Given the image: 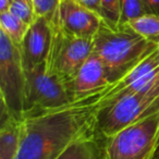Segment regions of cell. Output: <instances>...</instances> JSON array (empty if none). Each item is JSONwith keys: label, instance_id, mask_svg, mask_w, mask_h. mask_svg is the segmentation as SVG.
<instances>
[{"label": "cell", "instance_id": "cell-3", "mask_svg": "<svg viewBox=\"0 0 159 159\" xmlns=\"http://www.w3.org/2000/svg\"><path fill=\"white\" fill-rule=\"evenodd\" d=\"M104 139L105 159H152L159 142V110Z\"/></svg>", "mask_w": 159, "mask_h": 159}, {"label": "cell", "instance_id": "cell-18", "mask_svg": "<svg viewBox=\"0 0 159 159\" xmlns=\"http://www.w3.org/2000/svg\"><path fill=\"white\" fill-rule=\"evenodd\" d=\"M9 11L29 25H31L36 19L33 0H12Z\"/></svg>", "mask_w": 159, "mask_h": 159}, {"label": "cell", "instance_id": "cell-16", "mask_svg": "<svg viewBox=\"0 0 159 159\" xmlns=\"http://www.w3.org/2000/svg\"><path fill=\"white\" fill-rule=\"evenodd\" d=\"M102 19L106 24L119 27L121 21V0H100Z\"/></svg>", "mask_w": 159, "mask_h": 159}, {"label": "cell", "instance_id": "cell-4", "mask_svg": "<svg viewBox=\"0 0 159 159\" xmlns=\"http://www.w3.org/2000/svg\"><path fill=\"white\" fill-rule=\"evenodd\" d=\"M25 70L21 51L0 31V93L1 111L24 119Z\"/></svg>", "mask_w": 159, "mask_h": 159}, {"label": "cell", "instance_id": "cell-8", "mask_svg": "<svg viewBox=\"0 0 159 159\" xmlns=\"http://www.w3.org/2000/svg\"><path fill=\"white\" fill-rule=\"evenodd\" d=\"M159 87V63L156 51L102 92L100 108L126 95L146 93Z\"/></svg>", "mask_w": 159, "mask_h": 159}, {"label": "cell", "instance_id": "cell-15", "mask_svg": "<svg viewBox=\"0 0 159 159\" xmlns=\"http://www.w3.org/2000/svg\"><path fill=\"white\" fill-rule=\"evenodd\" d=\"M126 27L146 39L159 43V16L155 14L145 13L125 23Z\"/></svg>", "mask_w": 159, "mask_h": 159}, {"label": "cell", "instance_id": "cell-10", "mask_svg": "<svg viewBox=\"0 0 159 159\" xmlns=\"http://www.w3.org/2000/svg\"><path fill=\"white\" fill-rule=\"evenodd\" d=\"M102 22L97 13L82 7L75 0H60L58 23L66 33L93 40Z\"/></svg>", "mask_w": 159, "mask_h": 159}, {"label": "cell", "instance_id": "cell-14", "mask_svg": "<svg viewBox=\"0 0 159 159\" xmlns=\"http://www.w3.org/2000/svg\"><path fill=\"white\" fill-rule=\"evenodd\" d=\"M30 25L8 11L0 12V31H2L11 42L18 47L21 46Z\"/></svg>", "mask_w": 159, "mask_h": 159}, {"label": "cell", "instance_id": "cell-1", "mask_svg": "<svg viewBox=\"0 0 159 159\" xmlns=\"http://www.w3.org/2000/svg\"><path fill=\"white\" fill-rule=\"evenodd\" d=\"M104 91L61 108L26 116L16 159H58L77 141L97 134Z\"/></svg>", "mask_w": 159, "mask_h": 159}, {"label": "cell", "instance_id": "cell-24", "mask_svg": "<svg viewBox=\"0 0 159 159\" xmlns=\"http://www.w3.org/2000/svg\"><path fill=\"white\" fill-rule=\"evenodd\" d=\"M10 1H11V2H12V0H10Z\"/></svg>", "mask_w": 159, "mask_h": 159}, {"label": "cell", "instance_id": "cell-19", "mask_svg": "<svg viewBox=\"0 0 159 159\" xmlns=\"http://www.w3.org/2000/svg\"><path fill=\"white\" fill-rule=\"evenodd\" d=\"M146 13L143 0H121V21L120 26L129 21Z\"/></svg>", "mask_w": 159, "mask_h": 159}, {"label": "cell", "instance_id": "cell-20", "mask_svg": "<svg viewBox=\"0 0 159 159\" xmlns=\"http://www.w3.org/2000/svg\"><path fill=\"white\" fill-rule=\"evenodd\" d=\"M79 5L91 11L97 13L102 18V5H100V0H75Z\"/></svg>", "mask_w": 159, "mask_h": 159}, {"label": "cell", "instance_id": "cell-2", "mask_svg": "<svg viewBox=\"0 0 159 159\" xmlns=\"http://www.w3.org/2000/svg\"><path fill=\"white\" fill-rule=\"evenodd\" d=\"M158 45L125 25L112 27L102 22L93 39V53L99 58L107 79L113 84L156 51Z\"/></svg>", "mask_w": 159, "mask_h": 159}, {"label": "cell", "instance_id": "cell-13", "mask_svg": "<svg viewBox=\"0 0 159 159\" xmlns=\"http://www.w3.org/2000/svg\"><path fill=\"white\" fill-rule=\"evenodd\" d=\"M104 141L105 139L99 133L80 139L58 159H105Z\"/></svg>", "mask_w": 159, "mask_h": 159}, {"label": "cell", "instance_id": "cell-17", "mask_svg": "<svg viewBox=\"0 0 159 159\" xmlns=\"http://www.w3.org/2000/svg\"><path fill=\"white\" fill-rule=\"evenodd\" d=\"M36 18H46L51 24L58 22L60 0H33Z\"/></svg>", "mask_w": 159, "mask_h": 159}, {"label": "cell", "instance_id": "cell-9", "mask_svg": "<svg viewBox=\"0 0 159 159\" xmlns=\"http://www.w3.org/2000/svg\"><path fill=\"white\" fill-rule=\"evenodd\" d=\"M52 43V27L46 18H36L30 25L21 46L19 47L24 70H32L47 64Z\"/></svg>", "mask_w": 159, "mask_h": 159}, {"label": "cell", "instance_id": "cell-23", "mask_svg": "<svg viewBox=\"0 0 159 159\" xmlns=\"http://www.w3.org/2000/svg\"><path fill=\"white\" fill-rule=\"evenodd\" d=\"M156 57H157V60H158V63H159V45L156 49Z\"/></svg>", "mask_w": 159, "mask_h": 159}, {"label": "cell", "instance_id": "cell-11", "mask_svg": "<svg viewBox=\"0 0 159 159\" xmlns=\"http://www.w3.org/2000/svg\"><path fill=\"white\" fill-rule=\"evenodd\" d=\"M109 85L111 84L107 79L102 61L97 56L92 53L68 83V89L73 102H76L104 91Z\"/></svg>", "mask_w": 159, "mask_h": 159}, {"label": "cell", "instance_id": "cell-7", "mask_svg": "<svg viewBox=\"0 0 159 159\" xmlns=\"http://www.w3.org/2000/svg\"><path fill=\"white\" fill-rule=\"evenodd\" d=\"M51 27L52 43L47 61V72L58 76L68 85L93 53V40L66 33L58 22L51 24Z\"/></svg>", "mask_w": 159, "mask_h": 159}, {"label": "cell", "instance_id": "cell-21", "mask_svg": "<svg viewBox=\"0 0 159 159\" xmlns=\"http://www.w3.org/2000/svg\"><path fill=\"white\" fill-rule=\"evenodd\" d=\"M146 13L159 16V0H143Z\"/></svg>", "mask_w": 159, "mask_h": 159}, {"label": "cell", "instance_id": "cell-6", "mask_svg": "<svg viewBox=\"0 0 159 159\" xmlns=\"http://www.w3.org/2000/svg\"><path fill=\"white\" fill-rule=\"evenodd\" d=\"M25 77L24 118L73 102L66 83L47 72V64L25 70Z\"/></svg>", "mask_w": 159, "mask_h": 159}, {"label": "cell", "instance_id": "cell-22", "mask_svg": "<svg viewBox=\"0 0 159 159\" xmlns=\"http://www.w3.org/2000/svg\"><path fill=\"white\" fill-rule=\"evenodd\" d=\"M152 159H159V142H158V146H157L156 152H155V154H154V157H152Z\"/></svg>", "mask_w": 159, "mask_h": 159}, {"label": "cell", "instance_id": "cell-5", "mask_svg": "<svg viewBox=\"0 0 159 159\" xmlns=\"http://www.w3.org/2000/svg\"><path fill=\"white\" fill-rule=\"evenodd\" d=\"M159 110V87L146 93L126 95L99 109L97 131L109 137L129 124Z\"/></svg>", "mask_w": 159, "mask_h": 159}, {"label": "cell", "instance_id": "cell-12", "mask_svg": "<svg viewBox=\"0 0 159 159\" xmlns=\"http://www.w3.org/2000/svg\"><path fill=\"white\" fill-rule=\"evenodd\" d=\"M23 119L1 111L0 159H16L21 145Z\"/></svg>", "mask_w": 159, "mask_h": 159}]
</instances>
